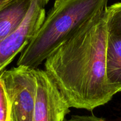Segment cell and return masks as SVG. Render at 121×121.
<instances>
[{"label":"cell","mask_w":121,"mask_h":121,"mask_svg":"<svg viewBox=\"0 0 121 121\" xmlns=\"http://www.w3.org/2000/svg\"><path fill=\"white\" fill-rule=\"evenodd\" d=\"M107 7L46 58V72L70 108L93 111L116 93L107 80Z\"/></svg>","instance_id":"6da1fadb"},{"label":"cell","mask_w":121,"mask_h":121,"mask_svg":"<svg viewBox=\"0 0 121 121\" xmlns=\"http://www.w3.org/2000/svg\"><path fill=\"white\" fill-rule=\"evenodd\" d=\"M108 0H55L35 36L21 52L17 66L36 69L59 46L94 15Z\"/></svg>","instance_id":"7a4b0ae2"},{"label":"cell","mask_w":121,"mask_h":121,"mask_svg":"<svg viewBox=\"0 0 121 121\" xmlns=\"http://www.w3.org/2000/svg\"><path fill=\"white\" fill-rule=\"evenodd\" d=\"M10 107L11 121H33L37 92L34 69L17 66L0 73Z\"/></svg>","instance_id":"3957f363"},{"label":"cell","mask_w":121,"mask_h":121,"mask_svg":"<svg viewBox=\"0 0 121 121\" xmlns=\"http://www.w3.org/2000/svg\"><path fill=\"white\" fill-rule=\"evenodd\" d=\"M49 1L33 0L22 22L14 31L0 41V73L35 36L45 18V7Z\"/></svg>","instance_id":"277c9868"},{"label":"cell","mask_w":121,"mask_h":121,"mask_svg":"<svg viewBox=\"0 0 121 121\" xmlns=\"http://www.w3.org/2000/svg\"><path fill=\"white\" fill-rule=\"evenodd\" d=\"M37 92L33 121H62L70 106L46 71L34 69Z\"/></svg>","instance_id":"5b68a950"},{"label":"cell","mask_w":121,"mask_h":121,"mask_svg":"<svg viewBox=\"0 0 121 121\" xmlns=\"http://www.w3.org/2000/svg\"><path fill=\"white\" fill-rule=\"evenodd\" d=\"M106 73L112 89L116 94L121 92V33L108 31Z\"/></svg>","instance_id":"8992f818"},{"label":"cell","mask_w":121,"mask_h":121,"mask_svg":"<svg viewBox=\"0 0 121 121\" xmlns=\"http://www.w3.org/2000/svg\"><path fill=\"white\" fill-rule=\"evenodd\" d=\"M33 0H11L0 10V41L13 31L24 19Z\"/></svg>","instance_id":"52a82bcc"},{"label":"cell","mask_w":121,"mask_h":121,"mask_svg":"<svg viewBox=\"0 0 121 121\" xmlns=\"http://www.w3.org/2000/svg\"><path fill=\"white\" fill-rule=\"evenodd\" d=\"M107 11L109 32L121 33V2L107 7Z\"/></svg>","instance_id":"ba28073f"},{"label":"cell","mask_w":121,"mask_h":121,"mask_svg":"<svg viewBox=\"0 0 121 121\" xmlns=\"http://www.w3.org/2000/svg\"><path fill=\"white\" fill-rule=\"evenodd\" d=\"M10 107L3 82L0 78V121H9Z\"/></svg>","instance_id":"9c48e42d"},{"label":"cell","mask_w":121,"mask_h":121,"mask_svg":"<svg viewBox=\"0 0 121 121\" xmlns=\"http://www.w3.org/2000/svg\"><path fill=\"white\" fill-rule=\"evenodd\" d=\"M62 121H105L102 118L91 115H72L69 119L65 118Z\"/></svg>","instance_id":"30bf717a"},{"label":"cell","mask_w":121,"mask_h":121,"mask_svg":"<svg viewBox=\"0 0 121 121\" xmlns=\"http://www.w3.org/2000/svg\"><path fill=\"white\" fill-rule=\"evenodd\" d=\"M11 0H0V10Z\"/></svg>","instance_id":"8fae6325"},{"label":"cell","mask_w":121,"mask_h":121,"mask_svg":"<svg viewBox=\"0 0 121 121\" xmlns=\"http://www.w3.org/2000/svg\"><path fill=\"white\" fill-rule=\"evenodd\" d=\"M9 121H10V120H9Z\"/></svg>","instance_id":"7c38bea8"}]
</instances>
